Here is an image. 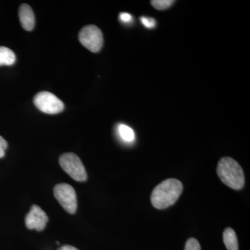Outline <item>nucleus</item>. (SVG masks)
I'll return each instance as SVG.
<instances>
[{
    "mask_svg": "<svg viewBox=\"0 0 250 250\" xmlns=\"http://www.w3.org/2000/svg\"><path fill=\"white\" fill-rule=\"evenodd\" d=\"M59 164L62 170L77 182H85L87 173L80 157L74 153H65L59 158Z\"/></svg>",
    "mask_w": 250,
    "mask_h": 250,
    "instance_id": "3",
    "label": "nucleus"
},
{
    "mask_svg": "<svg viewBox=\"0 0 250 250\" xmlns=\"http://www.w3.org/2000/svg\"><path fill=\"white\" fill-rule=\"evenodd\" d=\"M8 144L6 140L3 139L0 136V158L4 157L5 155V151L7 149Z\"/></svg>",
    "mask_w": 250,
    "mask_h": 250,
    "instance_id": "15",
    "label": "nucleus"
},
{
    "mask_svg": "<svg viewBox=\"0 0 250 250\" xmlns=\"http://www.w3.org/2000/svg\"><path fill=\"white\" fill-rule=\"evenodd\" d=\"M223 241L228 250H238V239L233 229L227 228L224 231Z\"/></svg>",
    "mask_w": 250,
    "mask_h": 250,
    "instance_id": "9",
    "label": "nucleus"
},
{
    "mask_svg": "<svg viewBox=\"0 0 250 250\" xmlns=\"http://www.w3.org/2000/svg\"><path fill=\"white\" fill-rule=\"evenodd\" d=\"M49 219L45 212L37 205H33L25 218L26 227L41 231L45 228Z\"/></svg>",
    "mask_w": 250,
    "mask_h": 250,
    "instance_id": "7",
    "label": "nucleus"
},
{
    "mask_svg": "<svg viewBox=\"0 0 250 250\" xmlns=\"http://www.w3.org/2000/svg\"><path fill=\"white\" fill-rule=\"evenodd\" d=\"M141 21L145 27L149 28V29L155 27L156 21L155 20L153 19V18L141 17Z\"/></svg>",
    "mask_w": 250,
    "mask_h": 250,
    "instance_id": "14",
    "label": "nucleus"
},
{
    "mask_svg": "<svg viewBox=\"0 0 250 250\" xmlns=\"http://www.w3.org/2000/svg\"><path fill=\"white\" fill-rule=\"evenodd\" d=\"M54 195L67 213L74 214L77 208L76 192L71 186L67 184H59L54 188Z\"/></svg>",
    "mask_w": 250,
    "mask_h": 250,
    "instance_id": "5",
    "label": "nucleus"
},
{
    "mask_svg": "<svg viewBox=\"0 0 250 250\" xmlns=\"http://www.w3.org/2000/svg\"><path fill=\"white\" fill-rule=\"evenodd\" d=\"M184 250H201V246L195 238H189L186 243Z\"/></svg>",
    "mask_w": 250,
    "mask_h": 250,
    "instance_id": "13",
    "label": "nucleus"
},
{
    "mask_svg": "<svg viewBox=\"0 0 250 250\" xmlns=\"http://www.w3.org/2000/svg\"><path fill=\"white\" fill-rule=\"evenodd\" d=\"M183 191V184L177 179H168L156 186L151 195L153 207L164 209L174 205Z\"/></svg>",
    "mask_w": 250,
    "mask_h": 250,
    "instance_id": "1",
    "label": "nucleus"
},
{
    "mask_svg": "<svg viewBox=\"0 0 250 250\" xmlns=\"http://www.w3.org/2000/svg\"><path fill=\"white\" fill-rule=\"evenodd\" d=\"M19 18L22 27L26 31H31L35 25V16L31 6L28 4L21 5L19 9Z\"/></svg>",
    "mask_w": 250,
    "mask_h": 250,
    "instance_id": "8",
    "label": "nucleus"
},
{
    "mask_svg": "<svg viewBox=\"0 0 250 250\" xmlns=\"http://www.w3.org/2000/svg\"><path fill=\"white\" fill-rule=\"evenodd\" d=\"M59 250H79L77 248H75V247L68 246V245H65V246H63L62 247V248H59Z\"/></svg>",
    "mask_w": 250,
    "mask_h": 250,
    "instance_id": "17",
    "label": "nucleus"
},
{
    "mask_svg": "<svg viewBox=\"0 0 250 250\" xmlns=\"http://www.w3.org/2000/svg\"><path fill=\"white\" fill-rule=\"evenodd\" d=\"M16 54L11 49L6 47H0V66L11 65L16 62Z\"/></svg>",
    "mask_w": 250,
    "mask_h": 250,
    "instance_id": "10",
    "label": "nucleus"
},
{
    "mask_svg": "<svg viewBox=\"0 0 250 250\" xmlns=\"http://www.w3.org/2000/svg\"><path fill=\"white\" fill-rule=\"evenodd\" d=\"M120 20L122 22L125 23H128L131 22L132 21V16L127 13H121L119 16Z\"/></svg>",
    "mask_w": 250,
    "mask_h": 250,
    "instance_id": "16",
    "label": "nucleus"
},
{
    "mask_svg": "<svg viewBox=\"0 0 250 250\" xmlns=\"http://www.w3.org/2000/svg\"><path fill=\"white\" fill-rule=\"evenodd\" d=\"M150 2L154 9L163 11V10H166L170 7L174 1H172V0H153Z\"/></svg>",
    "mask_w": 250,
    "mask_h": 250,
    "instance_id": "12",
    "label": "nucleus"
},
{
    "mask_svg": "<svg viewBox=\"0 0 250 250\" xmlns=\"http://www.w3.org/2000/svg\"><path fill=\"white\" fill-rule=\"evenodd\" d=\"M217 173L224 184L235 190L245 185V175L241 166L232 158L224 157L219 161Z\"/></svg>",
    "mask_w": 250,
    "mask_h": 250,
    "instance_id": "2",
    "label": "nucleus"
},
{
    "mask_svg": "<svg viewBox=\"0 0 250 250\" xmlns=\"http://www.w3.org/2000/svg\"><path fill=\"white\" fill-rule=\"evenodd\" d=\"M79 40L85 48L90 52H100L103 45V34L100 28L97 26L87 25L81 30L79 34Z\"/></svg>",
    "mask_w": 250,
    "mask_h": 250,
    "instance_id": "4",
    "label": "nucleus"
},
{
    "mask_svg": "<svg viewBox=\"0 0 250 250\" xmlns=\"http://www.w3.org/2000/svg\"><path fill=\"white\" fill-rule=\"evenodd\" d=\"M118 134L123 141L126 143H131L134 141L135 134L134 130L126 125H119L118 127Z\"/></svg>",
    "mask_w": 250,
    "mask_h": 250,
    "instance_id": "11",
    "label": "nucleus"
},
{
    "mask_svg": "<svg viewBox=\"0 0 250 250\" xmlns=\"http://www.w3.org/2000/svg\"><path fill=\"white\" fill-rule=\"evenodd\" d=\"M34 104L47 114H57L64 109V104L55 95L47 91L40 92L34 98Z\"/></svg>",
    "mask_w": 250,
    "mask_h": 250,
    "instance_id": "6",
    "label": "nucleus"
}]
</instances>
